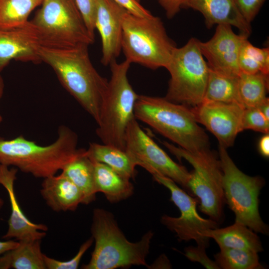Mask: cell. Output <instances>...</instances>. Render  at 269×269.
<instances>
[{"mask_svg": "<svg viewBox=\"0 0 269 269\" xmlns=\"http://www.w3.org/2000/svg\"><path fill=\"white\" fill-rule=\"evenodd\" d=\"M88 46L81 44L68 47L42 46L38 55L40 61L52 68L64 88L97 123L108 81L93 65Z\"/></svg>", "mask_w": 269, "mask_h": 269, "instance_id": "6da1fadb", "label": "cell"}, {"mask_svg": "<svg viewBox=\"0 0 269 269\" xmlns=\"http://www.w3.org/2000/svg\"><path fill=\"white\" fill-rule=\"evenodd\" d=\"M56 139L42 146L20 135L10 139L0 136V164L12 166L36 178L56 175L70 162L84 153L78 148V135L69 127L58 129Z\"/></svg>", "mask_w": 269, "mask_h": 269, "instance_id": "7a4b0ae2", "label": "cell"}, {"mask_svg": "<svg viewBox=\"0 0 269 269\" xmlns=\"http://www.w3.org/2000/svg\"><path fill=\"white\" fill-rule=\"evenodd\" d=\"M95 247L84 269H115L132 266H146L152 231L146 233L138 242H130L119 228L113 214L97 208L93 212L91 227Z\"/></svg>", "mask_w": 269, "mask_h": 269, "instance_id": "3957f363", "label": "cell"}, {"mask_svg": "<svg viewBox=\"0 0 269 269\" xmlns=\"http://www.w3.org/2000/svg\"><path fill=\"white\" fill-rule=\"evenodd\" d=\"M134 115L183 149L191 152L210 149L208 136L189 107L165 98L139 95Z\"/></svg>", "mask_w": 269, "mask_h": 269, "instance_id": "277c9868", "label": "cell"}, {"mask_svg": "<svg viewBox=\"0 0 269 269\" xmlns=\"http://www.w3.org/2000/svg\"><path fill=\"white\" fill-rule=\"evenodd\" d=\"M131 63L125 60L110 66L111 76L102 100L96 132L103 143L121 149L125 148L128 125L134 118V110L139 95L128 78Z\"/></svg>", "mask_w": 269, "mask_h": 269, "instance_id": "5b68a950", "label": "cell"}, {"mask_svg": "<svg viewBox=\"0 0 269 269\" xmlns=\"http://www.w3.org/2000/svg\"><path fill=\"white\" fill-rule=\"evenodd\" d=\"M122 49L126 60L151 69L166 68L176 47L158 17H141L127 10L122 18Z\"/></svg>", "mask_w": 269, "mask_h": 269, "instance_id": "8992f818", "label": "cell"}, {"mask_svg": "<svg viewBox=\"0 0 269 269\" xmlns=\"http://www.w3.org/2000/svg\"><path fill=\"white\" fill-rule=\"evenodd\" d=\"M166 69L170 75L166 99L191 108L203 102L209 67L199 40L191 38L184 46L176 47Z\"/></svg>", "mask_w": 269, "mask_h": 269, "instance_id": "52a82bcc", "label": "cell"}, {"mask_svg": "<svg viewBox=\"0 0 269 269\" xmlns=\"http://www.w3.org/2000/svg\"><path fill=\"white\" fill-rule=\"evenodd\" d=\"M162 143L178 159H184L193 166L188 182L189 194L199 200L201 212L218 223L226 203L220 159L210 149L191 152L165 141Z\"/></svg>", "mask_w": 269, "mask_h": 269, "instance_id": "ba28073f", "label": "cell"}, {"mask_svg": "<svg viewBox=\"0 0 269 269\" xmlns=\"http://www.w3.org/2000/svg\"><path fill=\"white\" fill-rule=\"evenodd\" d=\"M219 154L225 202L235 215V222L256 233L267 235L269 228L259 210V196L264 185V179L243 173L230 157L227 148L220 145Z\"/></svg>", "mask_w": 269, "mask_h": 269, "instance_id": "9c48e42d", "label": "cell"}, {"mask_svg": "<svg viewBox=\"0 0 269 269\" xmlns=\"http://www.w3.org/2000/svg\"><path fill=\"white\" fill-rule=\"evenodd\" d=\"M31 21L43 34L49 47L89 45V32L73 0H42Z\"/></svg>", "mask_w": 269, "mask_h": 269, "instance_id": "30bf717a", "label": "cell"}, {"mask_svg": "<svg viewBox=\"0 0 269 269\" xmlns=\"http://www.w3.org/2000/svg\"><path fill=\"white\" fill-rule=\"evenodd\" d=\"M125 150L136 166L142 167L152 176L170 178L189 194L190 172L174 161L142 129L135 118L127 128Z\"/></svg>", "mask_w": 269, "mask_h": 269, "instance_id": "8fae6325", "label": "cell"}, {"mask_svg": "<svg viewBox=\"0 0 269 269\" xmlns=\"http://www.w3.org/2000/svg\"><path fill=\"white\" fill-rule=\"evenodd\" d=\"M152 176L156 182L169 190L171 201L180 212L178 217L163 215L160 220L161 223L175 233L180 241L194 240L197 245L207 247L209 239L204 237L203 234L210 229L217 228L218 223L210 218L201 217L197 211L199 200L179 187L172 180L159 175Z\"/></svg>", "mask_w": 269, "mask_h": 269, "instance_id": "7c38bea8", "label": "cell"}, {"mask_svg": "<svg viewBox=\"0 0 269 269\" xmlns=\"http://www.w3.org/2000/svg\"><path fill=\"white\" fill-rule=\"evenodd\" d=\"M245 108L235 103L203 102L191 108L198 123L204 125L226 148L232 146L243 131L242 118Z\"/></svg>", "mask_w": 269, "mask_h": 269, "instance_id": "4fadbf2b", "label": "cell"}, {"mask_svg": "<svg viewBox=\"0 0 269 269\" xmlns=\"http://www.w3.org/2000/svg\"><path fill=\"white\" fill-rule=\"evenodd\" d=\"M245 38L248 37L236 34L229 25H217L210 39L199 41L201 52L207 59L209 69L223 75L238 77L241 73L238 64L240 49Z\"/></svg>", "mask_w": 269, "mask_h": 269, "instance_id": "5bb4252c", "label": "cell"}, {"mask_svg": "<svg viewBox=\"0 0 269 269\" xmlns=\"http://www.w3.org/2000/svg\"><path fill=\"white\" fill-rule=\"evenodd\" d=\"M49 47L43 34L31 20L17 28L0 29V72L12 60L38 63V50Z\"/></svg>", "mask_w": 269, "mask_h": 269, "instance_id": "9a60e30c", "label": "cell"}, {"mask_svg": "<svg viewBox=\"0 0 269 269\" xmlns=\"http://www.w3.org/2000/svg\"><path fill=\"white\" fill-rule=\"evenodd\" d=\"M126 9L112 0H98L95 28L101 36V63L109 65L122 50V18Z\"/></svg>", "mask_w": 269, "mask_h": 269, "instance_id": "2e32d148", "label": "cell"}, {"mask_svg": "<svg viewBox=\"0 0 269 269\" xmlns=\"http://www.w3.org/2000/svg\"><path fill=\"white\" fill-rule=\"evenodd\" d=\"M17 169L0 164V184L6 189L8 195L11 214L8 220V229L3 239L40 240L46 236L48 227L43 224H37L29 220L22 212L17 200L14 184L16 179Z\"/></svg>", "mask_w": 269, "mask_h": 269, "instance_id": "e0dca14e", "label": "cell"}, {"mask_svg": "<svg viewBox=\"0 0 269 269\" xmlns=\"http://www.w3.org/2000/svg\"><path fill=\"white\" fill-rule=\"evenodd\" d=\"M200 12L207 27L227 24L237 28L240 33L248 37L251 34V24L244 19L234 0H183L182 7Z\"/></svg>", "mask_w": 269, "mask_h": 269, "instance_id": "ac0fdd59", "label": "cell"}, {"mask_svg": "<svg viewBox=\"0 0 269 269\" xmlns=\"http://www.w3.org/2000/svg\"><path fill=\"white\" fill-rule=\"evenodd\" d=\"M43 179L40 193L52 211H74L83 204L84 198L80 190L62 173Z\"/></svg>", "mask_w": 269, "mask_h": 269, "instance_id": "d6986e66", "label": "cell"}, {"mask_svg": "<svg viewBox=\"0 0 269 269\" xmlns=\"http://www.w3.org/2000/svg\"><path fill=\"white\" fill-rule=\"evenodd\" d=\"M203 235L213 239L220 248L250 250L257 253L263 251L260 237L249 227L235 222L223 228L210 229Z\"/></svg>", "mask_w": 269, "mask_h": 269, "instance_id": "ffe728a7", "label": "cell"}, {"mask_svg": "<svg viewBox=\"0 0 269 269\" xmlns=\"http://www.w3.org/2000/svg\"><path fill=\"white\" fill-rule=\"evenodd\" d=\"M91 160L93 163L97 193H103L112 203L127 199L133 195L134 186L130 179L121 175L104 163Z\"/></svg>", "mask_w": 269, "mask_h": 269, "instance_id": "44dd1931", "label": "cell"}, {"mask_svg": "<svg viewBox=\"0 0 269 269\" xmlns=\"http://www.w3.org/2000/svg\"><path fill=\"white\" fill-rule=\"evenodd\" d=\"M41 241H18L16 247L0 257V269H46Z\"/></svg>", "mask_w": 269, "mask_h": 269, "instance_id": "7402d4cb", "label": "cell"}, {"mask_svg": "<svg viewBox=\"0 0 269 269\" xmlns=\"http://www.w3.org/2000/svg\"><path fill=\"white\" fill-rule=\"evenodd\" d=\"M61 173L70 179L80 190L83 196V204H89L96 199L93 163L84 153L68 163Z\"/></svg>", "mask_w": 269, "mask_h": 269, "instance_id": "603a6c76", "label": "cell"}, {"mask_svg": "<svg viewBox=\"0 0 269 269\" xmlns=\"http://www.w3.org/2000/svg\"><path fill=\"white\" fill-rule=\"evenodd\" d=\"M86 151L91 159L106 164L130 180L135 177L136 166L125 150L104 143L91 142Z\"/></svg>", "mask_w": 269, "mask_h": 269, "instance_id": "cb8c5ba5", "label": "cell"}, {"mask_svg": "<svg viewBox=\"0 0 269 269\" xmlns=\"http://www.w3.org/2000/svg\"><path fill=\"white\" fill-rule=\"evenodd\" d=\"M238 78L239 76L233 77L223 75L209 69L203 102L235 103L241 104L239 96Z\"/></svg>", "mask_w": 269, "mask_h": 269, "instance_id": "d4e9b609", "label": "cell"}, {"mask_svg": "<svg viewBox=\"0 0 269 269\" xmlns=\"http://www.w3.org/2000/svg\"><path fill=\"white\" fill-rule=\"evenodd\" d=\"M269 75L241 73L238 78L240 101L245 108L257 107L267 97Z\"/></svg>", "mask_w": 269, "mask_h": 269, "instance_id": "484cf974", "label": "cell"}, {"mask_svg": "<svg viewBox=\"0 0 269 269\" xmlns=\"http://www.w3.org/2000/svg\"><path fill=\"white\" fill-rule=\"evenodd\" d=\"M42 0H0V29H13L26 23Z\"/></svg>", "mask_w": 269, "mask_h": 269, "instance_id": "4316f807", "label": "cell"}, {"mask_svg": "<svg viewBox=\"0 0 269 269\" xmlns=\"http://www.w3.org/2000/svg\"><path fill=\"white\" fill-rule=\"evenodd\" d=\"M238 64L241 73L269 75V47H256L245 38L240 49Z\"/></svg>", "mask_w": 269, "mask_h": 269, "instance_id": "83f0119b", "label": "cell"}, {"mask_svg": "<svg viewBox=\"0 0 269 269\" xmlns=\"http://www.w3.org/2000/svg\"><path fill=\"white\" fill-rule=\"evenodd\" d=\"M214 255L215 262L222 269H261L257 253L245 249L220 248Z\"/></svg>", "mask_w": 269, "mask_h": 269, "instance_id": "f1b7e54d", "label": "cell"}, {"mask_svg": "<svg viewBox=\"0 0 269 269\" xmlns=\"http://www.w3.org/2000/svg\"><path fill=\"white\" fill-rule=\"evenodd\" d=\"M242 128L245 130L268 134L269 120L257 107L245 108L242 118Z\"/></svg>", "mask_w": 269, "mask_h": 269, "instance_id": "f546056e", "label": "cell"}, {"mask_svg": "<svg viewBox=\"0 0 269 269\" xmlns=\"http://www.w3.org/2000/svg\"><path fill=\"white\" fill-rule=\"evenodd\" d=\"M94 242L92 237L86 240L80 246L76 255L66 261H61L50 258L44 254V261L46 269H76L84 254L92 246Z\"/></svg>", "mask_w": 269, "mask_h": 269, "instance_id": "4dcf8cb0", "label": "cell"}, {"mask_svg": "<svg viewBox=\"0 0 269 269\" xmlns=\"http://www.w3.org/2000/svg\"><path fill=\"white\" fill-rule=\"evenodd\" d=\"M90 34L95 37V18L98 0H73Z\"/></svg>", "mask_w": 269, "mask_h": 269, "instance_id": "1f68e13d", "label": "cell"}, {"mask_svg": "<svg viewBox=\"0 0 269 269\" xmlns=\"http://www.w3.org/2000/svg\"><path fill=\"white\" fill-rule=\"evenodd\" d=\"M206 248L197 245L196 247H187L185 249L184 255L190 261L199 263L206 269H220L216 262L211 260L207 255Z\"/></svg>", "mask_w": 269, "mask_h": 269, "instance_id": "d6a6232c", "label": "cell"}, {"mask_svg": "<svg viewBox=\"0 0 269 269\" xmlns=\"http://www.w3.org/2000/svg\"><path fill=\"white\" fill-rule=\"evenodd\" d=\"M266 0H234V1L244 19L248 23L251 24Z\"/></svg>", "mask_w": 269, "mask_h": 269, "instance_id": "836d02e7", "label": "cell"}, {"mask_svg": "<svg viewBox=\"0 0 269 269\" xmlns=\"http://www.w3.org/2000/svg\"><path fill=\"white\" fill-rule=\"evenodd\" d=\"M116 3L130 12L141 17L151 16V13L144 8L139 2L135 0H112Z\"/></svg>", "mask_w": 269, "mask_h": 269, "instance_id": "e575fe53", "label": "cell"}, {"mask_svg": "<svg viewBox=\"0 0 269 269\" xmlns=\"http://www.w3.org/2000/svg\"><path fill=\"white\" fill-rule=\"evenodd\" d=\"M168 18H173L182 8L183 0H157Z\"/></svg>", "mask_w": 269, "mask_h": 269, "instance_id": "d590c367", "label": "cell"}, {"mask_svg": "<svg viewBox=\"0 0 269 269\" xmlns=\"http://www.w3.org/2000/svg\"><path fill=\"white\" fill-rule=\"evenodd\" d=\"M259 150L260 153L265 157L269 156V135L265 134L259 140Z\"/></svg>", "mask_w": 269, "mask_h": 269, "instance_id": "8d00e7d4", "label": "cell"}, {"mask_svg": "<svg viewBox=\"0 0 269 269\" xmlns=\"http://www.w3.org/2000/svg\"><path fill=\"white\" fill-rule=\"evenodd\" d=\"M18 244V241H15L12 240L0 241V255L15 248Z\"/></svg>", "mask_w": 269, "mask_h": 269, "instance_id": "74e56055", "label": "cell"}, {"mask_svg": "<svg viewBox=\"0 0 269 269\" xmlns=\"http://www.w3.org/2000/svg\"><path fill=\"white\" fill-rule=\"evenodd\" d=\"M257 108L269 120V99L267 97Z\"/></svg>", "mask_w": 269, "mask_h": 269, "instance_id": "f35d334b", "label": "cell"}, {"mask_svg": "<svg viewBox=\"0 0 269 269\" xmlns=\"http://www.w3.org/2000/svg\"><path fill=\"white\" fill-rule=\"evenodd\" d=\"M3 87H4V85H3V80L1 76L0 75V99L2 95ZM2 117L0 115V124L2 122Z\"/></svg>", "mask_w": 269, "mask_h": 269, "instance_id": "ab89813d", "label": "cell"}, {"mask_svg": "<svg viewBox=\"0 0 269 269\" xmlns=\"http://www.w3.org/2000/svg\"><path fill=\"white\" fill-rule=\"evenodd\" d=\"M3 200L2 198H0V210L2 208L3 205Z\"/></svg>", "mask_w": 269, "mask_h": 269, "instance_id": "60d3db41", "label": "cell"}, {"mask_svg": "<svg viewBox=\"0 0 269 269\" xmlns=\"http://www.w3.org/2000/svg\"><path fill=\"white\" fill-rule=\"evenodd\" d=\"M135 0L136 1L138 2H139V1H140V0Z\"/></svg>", "mask_w": 269, "mask_h": 269, "instance_id": "b9f144b4", "label": "cell"}]
</instances>
